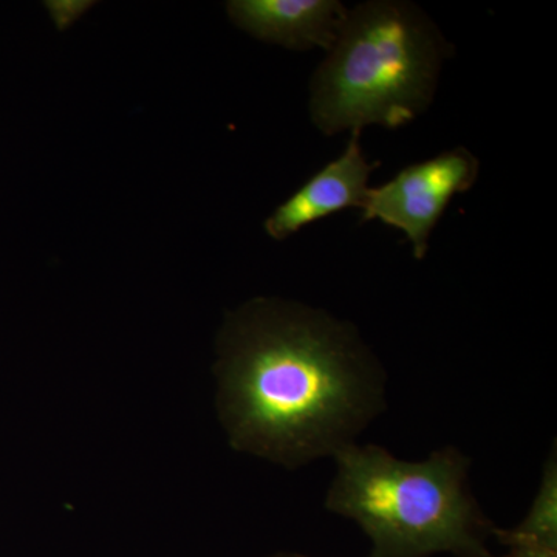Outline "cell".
Here are the masks:
<instances>
[{"mask_svg": "<svg viewBox=\"0 0 557 557\" xmlns=\"http://www.w3.org/2000/svg\"><path fill=\"white\" fill-rule=\"evenodd\" d=\"M218 410L230 445L287 469L358 443L387 408V375L350 322L306 304L249 300L218 339Z\"/></svg>", "mask_w": 557, "mask_h": 557, "instance_id": "6da1fadb", "label": "cell"}, {"mask_svg": "<svg viewBox=\"0 0 557 557\" xmlns=\"http://www.w3.org/2000/svg\"><path fill=\"white\" fill-rule=\"evenodd\" d=\"M333 460L325 509L361 528L369 557L493 556L494 525L469 490L471 461L456 446L406 461L354 443Z\"/></svg>", "mask_w": 557, "mask_h": 557, "instance_id": "7a4b0ae2", "label": "cell"}, {"mask_svg": "<svg viewBox=\"0 0 557 557\" xmlns=\"http://www.w3.org/2000/svg\"><path fill=\"white\" fill-rule=\"evenodd\" d=\"M448 40L423 10L372 0L347 10L338 38L311 81L310 113L322 134L397 129L431 106Z\"/></svg>", "mask_w": 557, "mask_h": 557, "instance_id": "3957f363", "label": "cell"}, {"mask_svg": "<svg viewBox=\"0 0 557 557\" xmlns=\"http://www.w3.org/2000/svg\"><path fill=\"white\" fill-rule=\"evenodd\" d=\"M478 157L467 148L438 153L410 164L379 188H370L362 222L380 220L406 234L416 259L428 255L429 239L450 200L478 182Z\"/></svg>", "mask_w": 557, "mask_h": 557, "instance_id": "277c9868", "label": "cell"}, {"mask_svg": "<svg viewBox=\"0 0 557 557\" xmlns=\"http://www.w3.org/2000/svg\"><path fill=\"white\" fill-rule=\"evenodd\" d=\"M361 132H351L346 149L300 186L267 219L265 231L274 240H285L311 223L348 208H362L370 174L379 163H369L359 143Z\"/></svg>", "mask_w": 557, "mask_h": 557, "instance_id": "5b68a950", "label": "cell"}, {"mask_svg": "<svg viewBox=\"0 0 557 557\" xmlns=\"http://www.w3.org/2000/svg\"><path fill=\"white\" fill-rule=\"evenodd\" d=\"M226 10L255 38L292 50L329 51L348 9L338 0H233Z\"/></svg>", "mask_w": 557, "mask_h": 557, "instance_id": "8992f818", "label": "cell"}, {"mask_svg": "<svg viewBox=\"0 0 557 557\" xmlns=\"http://www.w3.org/2000/svg\"><path fill=\"white\" fill-rule=\"evenodd\" d=\"M507 548L557 553V450L556 443L542 468L541 485L525 519L512 528H493L491 534Z\"/></svg>", "mask_w": 557, "mask_h": 557, "instance_id": "52a82bcc", "label": "cell"}, {"mask_svg": "<svg viewBox=\"0 0 557 557\" xmlns=\"http://www.w3.org/2000/svg\"><path fill=\"white\" fill-rule=\"evenodd\" d=\"M508 552L502 556L491 557H557V553L544 552V549L531 548H507Z\"/></svg>", "mask_w": 557, "mask_h": 557, "instance_id": "ba28073f", "label": "cell"}, {"mask_svg": "<svg viewBox=\"0 0 557 557\" xmlns=\"http://www.w3.org/2000/svg\"><path fill=\"white\" fill-rule=\"evenodd\" d=\"M269 557H310L306 555H298V553H277V555L269 556Z\"/></svg>", "mask_w": 557, "mask_h": 557, "instance_id": "9c48e42d", "label": "cell"}]
</instances>
